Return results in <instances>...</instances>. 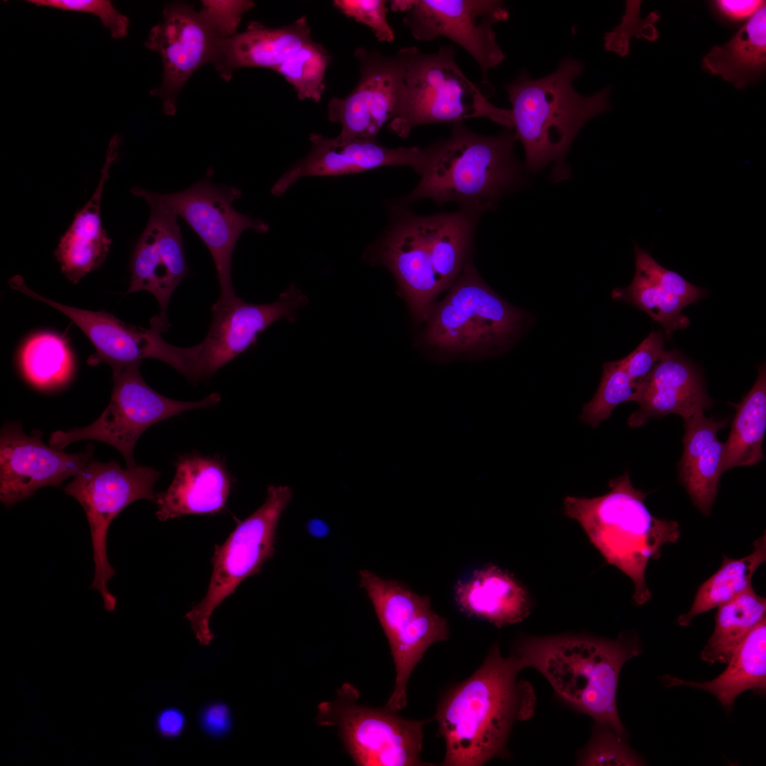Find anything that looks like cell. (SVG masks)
Wrapping results in <instances>:
<instances>
[{"mask_svg":"<svg viewBox=\"0 0 766 766\" xmlns=\"http://www.w3.org/2000/svg\"><path fill=\"white\" fill-rule=\"evenodd\" d=\"M311 40L306 16L279 28H270L252 21L243 32L219 40L213 64L226 81L232 77L235 70L241 67L274 70Z\"/></svg>","mask_w":766,"mask_h":766,"instance_id":"4316f807","label":"cell"},{"mask_svg":"<svg viewBox=\"0 0 766 766\" xmlns=\"http://www.w3.org/2000/svg\"><path fill=\"white\" fill-rule=\"evenodd\" d=\"M718 12L725 18L739 21L750 18L765 3L761 0H718L714 2Z\"/></svg>","mask_w":766,"mask_h":766,"instance_id":"7bdbcfd3","label":"cell"},{"mask_svg":"<svg viewBox=\"0 0 766 766\" xmlns=\"http://www.w3.org/2000/svg\"><path fill=\"white\" fill-rule=\"evenodd\" d=\"M360 80L344 98H332L328 119L341 126L340 136L377 139L382 128L396 115L405 67L399 55L357 48Z\"/></svg>","mask_w":766,"mask_h":766,"instance_id":"d6986e66","label":"cell"},{"mask_svg":"<svg viewBox=\"0 0 766 766\" xmlns=\"http://www.w3.org/2000/svg\"><path fill=\"white\" fill-rule=\"evenodd\" d=\"M360 586L370 598L387 638L396 677L386 706L404 709L410 676L428 648L448 638L447 620L431 608L430 598L420 596L401 582L367 570L359 572Z\"/></svg>","mask_w":766,"mask_h":766,"instance_id":"8fae6325","label":"cell"},{"mask_svg":"<svg viewBox=\"0 0 766 766\" xmlns=\"http://www.w3.org/2000/svg\"><path fill=\"white\" fill-rule=\"evenodd\" d=\"M610 490L593 498L566 496L565 515L577 521L606 561L628 576L638 605L651 598L645 582L650 559L660 557L665 544L676 543L679 525L653 516L645 504L648 493L635 489L629 472L610 479Z\"/></svg>","mask_w":766,"mask_h":766,"instance_id":"8992f818","label":"cell"},{"mask_svg":"<svg viewBox=\"0 0 766 766\" xmlns=\"http://www.w3.org/2000/svg\"><path fill=\"white\" fill-rule=\"evenodd\" d=\"M514 653L538 670L556 694L618 736L626 738L616 707L621 669L641 653L638 638L621 633L616 640L586 635L528 636Z\"/></svg>","mask_w":766,"mask_h":766,"instance_id":"7a4b0ae2","label":"cell"},{"mask_svg":"<svg viewBox=\"0 0 766 766\" xmlns=\"http://www.w3.org/2000/svg\"><path fill=\"white\" fill-rule=\"evenodd\" d=\"M141 362L111 367L113 387L109 405L91 424L67 431L53 432L49 445L63 450L79 440L107 443L123 456L126 467L136 466L135 444L148 428L182 412L211 407L221 401L213 392L202 400L182 401L165 396L151 388L140 374Z\"/></svg>","mask_w":766,"mask_h":766,"instance_id":"ba28073f","label":"cell"},{"mask_svg":"<svg viewBox=\"0 0 766 766\" xmlns=\"http://www.w3.org/2000/svg\"><path fill=\"white\" fill-rule=\"evenodd\" d=\"M9 283L12 289L63 313L80 328L95 348L87 360L88 365L104 362L113 367L154 358L174 366L175 346L162 337L161 333L168 328L158 316L151 318L150 328H143L128 324L106 311H92L54 301L30 289L21 275H14Z\"/></svg>","mask_w":766,"mask_h":766,"instance_id":"44dd1931","label":"cell"},{"mask_svg":"<svg viewBox=\"0 0 766 766\" xmlns=\"http://www.w3.org/2000/svg\"><path fill=\"white\" fill-rule=\"evenodd\" d=\"M201 4L199 11L221 39L235 35L243 16L255 6L249 0H205Z\"/></svg>","mask_w":766,"mask_h":766,"instance_id":"60d3db41","label":"cell"},{"mask_svg":"<svg viewBox=\"0 0 766 766\" xmlns=\"http://www.w3.org/2000/svg\"><path fill=\"white\" fill-rule=\"evenodd\" d=\"M393 11L404 12L403 22L413 37L431 41L445 37L465 50L477 62L482 82L505 59L493 25L506 21L509 12L496 0H393Z\"/></svg>","mask_w":766,"mask_h":766,"instance_id":"5bb4252c","label":"cell"},{"mask_svg":"<svg viewBox=\"0 0 766 766\" xmlns=\"http://www.w3.org/2000/svg\"><path fill=\"white\" fill-rule=\"evenodd\" d=\"M766 599L750 587L718 607L715 628L701 653L710 664L728 663L742 641L765 617Z\"/></svg>","mask_w":766,"mask_h":766,"instance_id":"836d02e7","label":"cell"},{"mask_svg":"<svg viewBox=\"0 0 766 766\" xmlns=\"http://www.w3.org/2000/svg\"><path fill=\"white\" fill-rule=\"evenodd\" d=\"M221 38L207 19L186 3L166 6L162 20L152 27L145 41L161 57L163 77L151 94L162 102L164 113L174 116L178 95L192 74L213 63Z\"/></svg>","mask_w":766,"mask_h":766,"instance_id":"ac0fdd59","label":"cell"},{"mask_svg":"<svg viewBox=\"0 0 766 766\" xmlns=\"http://www.w3.org/2000/svg\"><path fill=\"white\" fill-rule=\"evenodd\" d=\"M358 698V690L345 683L333 701L318 704L316 718L318 725L338 728L346 751L357 765H433L421 760L423 727L431 719L404 718L386 706L360 705Z\"/></svg>","mask_w":766,"mask_h":766,"instance_id":"9c48e42d","label":"cell"},{"mask_svg":"<svg viewBox=\"0 0 766 766\" xmlns=\"http://www.w3.org/2000/svg\"><path fill=\"white\" fill-rule=\"evenodd\" d=\"M531 318L497 294L470 257L444 299L429 309L417 344L437 362L482 360L509 350Z\"/></svg>","mask_w":766,"mask_h":766,"instance_id":"5b68a950","label":"cell"},{"mask_svg":"<svg viewBox=\"0 0 766 766\" xmlns=\"http://www.w3.org/2000/svg\"><path fill=\"white\" fill-rule=\"evenodd\" d=\"M203 721L205 727L210 731L222 733L229 726V711L223 705H213L204 711Z\"/></svg>","mask_w":766,"mask_h":766,"instance_id":"ee69618b","label":"cell"},{"mask_svg":"<svg viewBox=\"0 0 766 766\" xmlns=\"http://www.w3.org/2000/svg\"><path fill=\"white\" fill-rule=\"evenodd\" d=\"M158 196L185 221L209 250L221 289L218 301L226 303L233 299L236 295L231 279V260L236 242L248 229L267 232L268 224L235 210L233 204L241 196L240 189L214 184L208 179L185 190L158 193Z\"/></svg>","mask_w":766,"mask_h":766,"instance_id":"2e32d148","label":"cell"},{"mask_svg":"<svg viewBox=\"0 0 766 766\" xmlns=\"http://www.w3.org/2000/svg\"><path fill=\"white\" fill-rule=\"evenodd\" d=\"M716 678L707 682L684 681L670 675L662 677L663 684L688 686L714 694L731 711L736 697L745 690L763 693L766 689V618H762L740 644Z\"/></svg>","mask_w":766,"mask_h":766,"instance_id":"f546056e","label":"cell"},{"mask_svg":"<svg viewBox=\"0 0 766 766\" xmlns=\"http://www.w3.org/2000/svg\"><path fill=\"white\" fill-rule=\"evenodd\" d=\"M600 384L593 398L582 409L580 420L593 428L608 419L613 410L626 401H635L638 386L627 374L622 359L603 365Z\"/></svg>","mask_w":766,"mask_h":766,"instance_id":"8d00e7d4","label":"cell"},{"mask_svg":"<svg viewBox=\"0 0 766 766\" xmlns=\"http://www.w3.org/2000/svg\"><path fill=\"white\" fill-rule=\"evenodd\" d=\"M404 67V84L395 117L388 129L406 138L418 126L457 123L488 118L499 123L501 109L491 104L461 70L453 45L423 53L416 47L398 50Z\"/></svg>","mask_w":766,"mask_h":766,"instance_id":"52a82bcc","label":"cell"},{"mask_svg":"<svg viewBox=\"0 0 766 766\" xmlns=\"http://www.w3.org/2000/svg\"><path fill=\"white\" fill-rule=\"evenodd\" d=\"M391 213L390 224L366 248L364 258L392 273L411 316L423 322L440 293L434 252L438 214L417 216L400 202L392 207Z\"/></svg>","mask_w":766,"mask_h":766,"instance_id":"4fadbf2b","label":"cell"},{"mask_svg":"<svg viewBox=\"0 0 766 766\" xmlns=\"http://www.w3.org/2000/svg\"><path fill=\"white\" fill-rule=\"evenodd\" d=\"M765 561V534L755 540L748 555L740 559L724 555L721 567L699 587L689 610L677 618V623L688 626L695 616L718 607L752 587L754 572Z\"/></svg>","mask_w":766,"mask_h":766,"instance_id":"d6a6232c","label":"cell"},{"mask_svg":"<svg viewBox=\"0 0 766 766\" xmlns=\"http://www.w3.org/2000/svg\"><path fill=\"white\" fill-rule=\"evenodd\" d=\"M634 277L628 287L615 288L611 298L646 312L665 329L666 335L687 328L690 321L682 314V309L704 298L707 291L661 266L637 243H634Z\"/></svg>","mask_w":766,"mask_h":766,"instance_id":"cb8c5ba5","label":"cell"},{"mask_svg":"<svg viewBox=\"0 0 766 766\" xmlns=\"http://www.w3.org/2000/svg\"><path fill=\"white\" fill-rule=\"evenodd\" d=\"M292 498L289 487L269 486L265 502L239 523L223 544L215 545L206 594L185 615L201 644L208 645L213 638L209 620L214 609L273 556L277 527Z\"/></svg>","mask_w":766,"mask_h":766,"instance_id":"30bf717a","label":"cell"},{"mask_svg":"<svg viewBox=\"0 0 766 766\" xmlns=\"http://www.w3.org/2000/svg\"><path fill=\"white\" fill-rule=\"evenodd\" d=\"M384 0H335L333 6L347 17L353 18L372 30L378 41L392 43L394 32L389 24V8Z\"/></svg>","mask_w":766,"mask_h":766,"instance_id":"ab89813d","label":"cell"},{"mask_svg":"<svg viewBox=\"0 0 766 766\" xmlns=\"http://www.w3.org/2000/svg\"><path fill=\"white\" fill-rule=\"evenodd\" d=\"M635 402L639 409L628 418L631 428L650 418L679 415L684 421L710 409L709 396L699 373L676 350H664L647 377L639 384Z\"/></svg>","mask_w":766,"mask_h":766,"instance_id":"603a6c76","label":"cell"},{"mask_svg":"<svg viewBox=\"0 0 766 766\" xmlns=\"http://www.w3.org/2000/svg\"><path fill=\"white\" fill-rule=\"evenodd\" d=\"M766 65V7L755 13L723 45L704 56L703 69L721 75L738 89H743L765 71Z\"/></svg>","mask_w":766,"mask_h":766,"instance_id":"4dcf8cb0","label":"cell"},{"mask_svg":"<svg viewBox=\"0 0 766 766\" xmlns=\"http://www.w3.org/2000/svg\"><path fill=\"white\" fill-rule=\"evenodd\" d=\"M330 60V55L322 45L311 40L274 71L292 85L299 100L318 102L326 88L324 76Z\"/></svg>","mask_w":766,"mask_h":766,"instance_id":"d590c367","label":"cell"},{"mask_svg":"<svg viewBox=\"0 0 766 766\" xmlns=\"http://www.w3.org/2000/svg\"><path fill=\"white\" fill-rule=\"evenodd\" d=\"M185 720L179 711L167 709L158 716L157 728L165 736L172 737L180 733L184 726Z\"/></svg>","mask_w":766,"mask_h":766,"instance_id":"f6af8a7d","label":"cell"},{"mask_svg":"<svg viewBox=\"0 0 766 766\" xmlns=\"http://www.w3.org/2000/svg\"><path fill=\"white\" fill-rule=\"evenodd\" d=\"M514 131L506 128L494 136L473 132L462 122L453 124L447 139L426 148L421 179L399 201L405 205L423 199L443 204L456 202L478 214L494 209L499 199L522 180L514 148Z\"/></svg>","mask_w":766,"mask_h":766,"instance_id":"3957f363","label":"cell"},{"mask_svg":"<svg viewBox=\"0 0 766 766\" xmlns=\"http://www.w3.org/2000/svg\"><path fill=\"white\" fill-rule=\"evenodd\" d=\"M307 297L291 284L279 299L265 304H252L235 296L211 308L212 319L204 340L184 348L188 380L197 382L212 376L239 354L254 345L260 333L274 322L287 318L294 323Z\"/></svg>","mask_w":766,"mask_h":766,"instance_id":"9a60e30c","label":"cell"},{"mask_svg":"<svg viewBox=\"0 0 766 766\" xmlns=\"http://www.w3.org/2000/svg\"><path fill=\"white\" fill-rule=\"evenodd\" d=\"M665 339L661 330L652 331L628 355L622 358L624 368L636 385L647 377L660 358Z\"/></svg>","mask_w":766,"mask_h":766,"instance_id":"b9f144b4","label":"cell"},{"mask_svg":"<svg viewBox=\"0 0 766 766\" xmlns=\"http://www.w3.org/2000/svg\"><path fill=\"white\" fill-rule=\"evenodd\" d=\"M750 390L736 404L728 440L724 443L723 472L739 466H753L764 459L762 443L766 430V367L758 366Z\"/></svg>","mask_w":766,"mask_h":766,"instance_id":"1f68e13d","label":"cell"},{"mask_svg":"<svg viewBox=\"0 0 766 766\" xmlns=\"http://www.w3.org/2000/svg\"><path fill=\"white\" fill-rule=\"evenodd\" d=\"M38 6H48L63 11L92 13L98 16L115 39L125 37L128 33L129 19L120 13L107 0H30Z\"/></svg>","mask_w":766,"mask_h":766,"instance_id":"f35d334b","label":"cell"},{"mask_svg":"<svg viewBox=\"0 0 766 766\" xmlns=\"http://www.w3.org/2000/svg\"><path fill=\"white\" fill-rule=\"evenodd\" d=\"M120 142L118 135L110 140L97 187L74 214L54 252L61 272L73 284L101 266L111 245V239L102 226L101 203L111 166L118 155Z\"/></svg>","mask_w":766,"mask_h":766,"instance_id":"484cf974","label":"cell"},{"mask_svg":"<svg viewBox=\"0 0 766 766\" xmlns=\"http://www.w3.org/2000/svg\"><path fill=\"white\" fill-rule=\"evenodd\" d=\"M580 765H642L643 759L612 731L595 724L587 745L577 761Z\"/></svg>","mask_w":766,"mask_h":766,"instance_id":"74e56055","label":"cell"},{"mask_svg":"<svg viewBox=\"0 0 766 766\" xmlns=\"http://www.w3.org/2000/svg\"><path fill=\"white\" fill-rule=\"evenodd\" d=\"M309 154L292 166L274 184L272 194L280 196L298 179L309 176L356 174L385 166H409L421 174L426 150L418 147L390 148L377 139L328 138L312 133Z\"/></svg>","mask_w":766,"mask_h":766,"instance_id":"7402d4cb","label":"cell"},{"mask_svg":"<svg viewBox=\"0 0 766 766\" xmlns=\"http://www.w3.org/2000/svg\"><path fill=\"white\" fill-rule=\"evenodd\" d=\"M455 599L465 613L498 628L521 622L531 612L530 598L523 587L513 575L492 565L459 582Z\"/></svg>","mask_w":766,"mask_h":766,"instance_id":"f1b7e54d","label":"cell"},{"mask_svg":"<svg viewBox=\"0 0 766 766\" xmlns=\"http://www.w3.org/2000/svg\"><path fill=\"white\" fill-rule=\"evenodd\" d=\"M525 667L515 653L502 657L496 644L470 677L448 692L435 714L438 733L445 742L441 765L480 766L505 756L515 722L534 713L532 686L518 681Z\"/></svg>","mask_w":766,"mask_h":766,"instance_id":"6da1fadb","label":"cell"},{"mask_svg":"<svg viewBox=\"0 0 766 766\" xmlns=\"http://www.w3.org/2000/svg\"><path fill=\"white\" fill-rule=\"evenodd\" d=\"M727 420L708 418L704 411L684 421L679 477L694 506L709 516L723 470L724 443L717 438Z\"/></svg>","mask_w":766,"mask_h":766,"instance_id":"83f0119b","label":"cell"},{"mask_svg":"<svg viewBox=\"0 0 766 766\" xmlns=\"http://www.w3.org/2000/svg\"><path fill=\"white\" fill-rule=\"evenodd\" d=\"M19 362L26 379L40 389L65 384L74 368L73 357L66 340L50 332L30 336L21 348Z\"/></svg>","mask_w":766,"mask_h":766,"instance_id":"e575fe53","label":"cell"},{"mask_svg":"<svg viewBox=\"0 0 766 766\" xmlns=\"http://www.w3.org/2000/svg\"><path fill=\"white\" fill-rule=\"evenodd\" d=\"M583 70L581 61L566 57L544 77L532 79L524 70L505 84L511 104L508 128L523 145L528 171L537 172L555 162L557 172H564L563 159L579 131L610 109L609 87L589 96L576 91L573 82Z\"/></svg>","mask_w":766,"mask_h":766,"instance_id":"277c9868","label":"cell"},{"mask_svg":"<svg viewBox=\"0 0 766 766\" xmlns=\"http://www.w3.org/2000/svg\"><path fill=\"white\" fill-rule=\"evenodd\" d=\"M160 472L148 466L122 468L118 462L91 460L65 488L84 509L91 531L94 574L91 589L97 590L104 606L113 611L116 597L107 584L115 574L106 550L107 532L112 521L129 504L139 499L155 502L154 485Z\"/></svg>","mask_w":766,"mask_h":766,"instance_id":"7c38bea8","label":"cell"},{"mask_svg":"<svg viewBox=\"0 0 766 766\" xmlns=\"http://www.w3.org/2000/svg\"><path fill=\"white\" fill-rule=\"evenodd\" d=\"M43 433H23L21 424L9 423L0 435V500L6 506L30 497L40 488L60 486L91 460V445L84 452L66 453L45 445Z\"/></svg>","mask_w":766,"mask_h":766,"instance_id":"ffe728a7","label":"cell"},{"mask_svg":"<svg viewBox=\"0 0 766 766\" xmlns=\"http://www.w3.org/2000/svg\"><path fill=\"white\" fill-rule=\"evenodd\" d=\"M131 192L148 204L150 216L133 248L126 294L142 290L151 293L160 308L159 318L169 328L167 311L170 298L189 272L178 216L157 192L138 187H132Z\"/></svg>","mask_w":766,"mask_h":766,"instance_id":"e0dca14e","label":"cell"},{"mask_svg":"<svg viewBox=\"0 0 766 766\" xmlns=\"http://www.w3.org/2000/svg\"><path fill=\"white\" fill-rule=\"evenodd\" d=\"M169 487L156 494L159 521L189 514H214L223 510L233 478L223 460L199 453L182 455Z\"/></svg>","mask_w":766,"mask_h":766,"instance_id":"d4e9b609","label":"cell"}]
</instances>
